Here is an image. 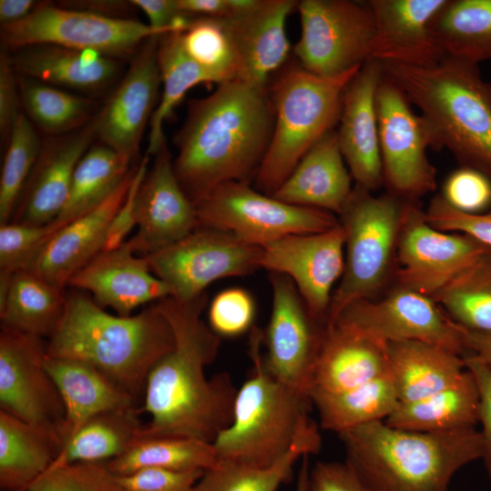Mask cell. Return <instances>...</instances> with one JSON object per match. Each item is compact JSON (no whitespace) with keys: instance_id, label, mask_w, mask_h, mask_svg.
I'll use <instances>...</instances> for the list:
<instances>
[{"instance_id":"cb8c5ba5","label":"cell","mask_w":491,"mask_h":491,"mask_svg":"<svg viewBox=\"0 0 491 491\" xmlns=\"http://www.w3.org/2000/svg\"><path fill=\"white\" fill-rule=\"evenodd\" d=\"M95 136L92 119L42 145L10 222L45 225L56 219L66 202L75 167Z\"/></svg>"},{"instance_id":"30bf717a","label":"cell","mask_w":491,"mask_h":491,"mask_svg":"<svg viewBox=\"0 0 491 491\" xmlns=\"http://www.w3.org/2000/svg\"><path fill=\"white\" fill-rule=\"evenodd\" d=\"M168 32L134 19L40 3L25 19L1 26V40L13 50L54 45L115 59L136 53L148 38Z\"/></svg>"},{"instance_id":"44dd1931","label":"cell","mask_w":491,"mask_h":491,"mask_svg":"<svg viewBox=\"0 0 491 491\" xmlns=\"http://www.w3.org/2000/svg\"><path fill=\"white\" fill-rule=\"evenodd\" d=\"M380 63L366 61L345 88L336 130L340 151L356 185L371 192L383 185L376 93Z\"/></svg>"},{"instance_id":"7dc6e473","label":"cell","mask_w":491,"mask_h":491,"mask_svg":"<svg viewBox=\"0 0 491 491\" xmlns=\"http://www.w3.org/2000/svg\"><path fill=\"white\" fill-rule=\"evenodd\" d=\"M26 491H122L119 476L105 463L50 466Z\"/></svg>"},{"instance_id":"1f68e13d","label":"cell","mask_w":491,"mask_h":491,"mask_svg":"<svg viewBox=\"0 0 491 491\" xmlns=\"http://www.w3.org/2000/svg\"><path fill=\"white\" fill-rule=\"evenodd\" d=\"M479 406L476 382L466 368L452 386L421 400L399 404L385 422L395 428L417 432L468 429L479 421Z\"/></svg>"},{"instance_id":"91938a15","label":"cell","mask_w":491,"mask_h":491,"mask_svg":"<svg viewBox=\"0 0 491 491\" xmlns=\"http://www.w3.org/2000/svg\"><path fill=\"white\" fill-rule=\"evenodd\" d=\"M63 3V2H62ZM67 4H61L63 7H71L72 9H78L92 12L95 14L112 16L122 17L121 15L126 14L130 7H134L129 1H68Z\"/></svg>"},{"instance_id":"7402d4cb","label":"cell","mask_w":491,"mask_h":491,"mask_svg":"<svg viewBox=\"0 0 491 491\" xmlns=\"http://www.w3.org/2000/svg\"><path fill=\"white\" fill-rule=\"evenodd\" d=\"M297 3L258 0L250 10L222 18L234 50L235 80L267 88L270 75L289 55L286 21Z\"/></svg>"},{"instance_id":"ac0fdd59","label":"cell","mask_w":491,"mask_h":491,"mask_svg":"<svg viewBox=\"0 0 491 491\" xmlns=\"http://www.w3.org/2000/svg\"><path fill=\"white\" fill-rule=\"evenodd\" d=\"M345 241L340 222L324 232L290 235L262 246L260 266L289 277L312 317L326 326L332 288L345 269Z\"/></svg>"},{"instance_id":"f907efd6","label":"cell","mask_w":491,"mask_h":491,"mask_svg":"<svg viewBox=\"0 0 491 491\" xmlns=\"http://www.w3.org/2000/svg\"><path fill=\"white\" fill-rule=\"evenodd\" d=\"M425 216L427 223L437 230L466 234L491 247V211L463 213L450 206L439 194L431 199Z\"/></svg>"},{"instance_id":"2e32d148","label":"cell","mask_w":491,"mask_h":491,"mask_svg":"<svg viewBox=\"0 0 491 491\" xmlns=\"http://www.w3.org/2000/svg\"><path fill=\"white\" fill-rule=\"evenodd\" d=\"M44 338L1 326L0 410L46 432L61 445L65 408L45 367Z\"/></svg>"},{"instance_id":"6da1fadb","label":"cell","mask_w":491,"mask_h":491,"mask_svg":"<svg viewBox=\"0 0 491 491\" xmlns=\"http://www.w3.org/2000/svg\"><path fill=\"white\" fill-rule=\"evenodd\" d=\"M205 293L190 301L165 297L155 305L170 324L174 348L149 371L140 413H148L142 435L187 437L212 444L232 422L237 388L227 373L208 378L217 336L201 318Z\"/></svg>"},{"instance_id":"7c38bea8","label":"cell","mask_w":491,"mask_h":491,"mask_svg":"<svg viewBox=\"0 0 491 491\" xmlns=\"http://www.w3.org/2000/svg\"><path fill=\"white\" fill-rule=\"evenodd\" d=\"M262 246L231 233L197 227L179 241L144 256L151 272L164 281L172 297L190 301L211 283L244 276L261 268Z\"/></svg>"},{"instance_id":"c3c4849f","label":"cell","mask_w":491,"mask_h":491,"mask_svg":"<svg viewBox=\"0 0 491 491\" xmlns=\"http://www.w3.org/2000/svg\"><path fill=\"white\" fill-rule=\"evenodd\" d=\"M256 304L245 289L232 287L221 291L208 310L210 328L219 336L234 337L254 326Z\"/></svg>"},{"instance_id":"6f0895ef","label":"cell","mask_w":491,"mask_h":491,"mask_svg":"<svg viewBox=\"0 0 491 491\" xmlns=\"http://www.w3.org/2000/svg\"><path fill=\"white\" fill-rule=\"evenodd\" d=\"M147 16L149 25L164 30L184 31L192 18L183 15L176 0H130Z\"/></svg>"},{"instance_id":"9a60e30c","label":"cell","mask_w":491,"mask_h":491,"mask_svg":"<svg viewBox=\"0 0 491 491\" xmlns=\"http://www.w3.org/2000/svg\"><path fill=\"white\" fill-rule=\"evenodd\" d=\"M442 310L432 297L397 286L379 301L349 304L328 325L341 324L386 344L419 341L465 356L466 329Z\"/></svg>"},{"instance_id":"4fadbf2b","label":"cell","mask_w":491,"mask_h":491,"mask_svg":"<svg viewBox=\"0 0 491 491\" xmlns=\"http://www.w3.org/2000/svg\"><path fill=\"white\" fill-rule=\"evenodd\" d=\"M411 105L383 73L376 93L383 185L404 201H418L436 187V170L426 154L431 132Z\"/></svg>"},{"instance_id":"11a10c76","label":"cell","mask_w":491,"mask_h":491,"mask_svg":"<svg viewBox=\"0 0 491 491\" xmlns=\"http://www.w3.org/2000/svg\"><path fill=\"white\" fill-rule=\"evenodd\" d=\"M17 75L5 52L0 55V135L1 142L6 146L13 126L22 113Z\"/></svg>"},{"instance_id":"5bb4252c","label":"cell","mask_w":491,"mask_h":491,"mask_svg":"<svg viewBox=\"0 0 491 491\" xmlns=\"http://www.w3.org/2000/svg\"><path fill=\"white\" fill-rule=\"evenodd\" d=\"M488 246L431 226L417 201H404L395 257L397 286L433 297Z\"/></svg>"},{"instance_id":"bcb514c9","label":"cell","mask_w":491,"mask_h":491,"mask_svg":"<svg viewBox=\"0 0 491 491\" xmlns=\"http://www.w3.org/2000/svg\"><path fill=\"white\" fill-rule=\"evenodd\" d=\"M66 223L0 225V276L27 270L53 235Z\"/></svg>"},{"instance_id":"9f6ffc18","label":"cell","mask_w":491,"mask_h":491,"mask_svg":"<svg viewBox=\"0 0 491 491\" xmlns=\"http://www.w3.org/2000/svg\"><path fill=\"white\" fill-rule=\"evenodd\" d=\"M309 491H366L346 463L316 462L310 468Z\"/></svg>"},{"instance_id":"8992f818","label":"cell","mask_w":491,"mask_h":491,"mask_svg":"<svg viewBox=\"0 0 491 491\" xmlns=\"http://www.w3.org/2000/svg\"><path fill=\"white\" fill-rule=\"evenodd\" d=\"M253 371L237 389L233 419L212 446L216 461L269 466L292 447L313 420L309 397L274 378L264 367L260 346L263 332L250 330Z\"/></svg>"},{"instance_id":"836d02e7","label":"cell","mask_w":491,"mask_h":491,"mask_svg":"<svg viewBox=\"0 0 491 491\" xmlns=\"http://www.w3.org/2000/svg\"><path fill=\"white\" fill-rule=\"evenodd\" d=\"M65 302V289L32 271H18L0 299L1 326L49 338L64 315Z\"/></svg>"},{"instance_id":"603a6c76","label":"cell","mask_w":491,"mask_h":491,"mask_svg":"<svg viewBox=\"0 0 491 491\" xmlns=\"http://www.w3.org/2000/svg\"><path fill=\"white\" fill-rule=\"evenodd\" d=\"M446 0H369L376 32L370 59L380 64L427 66L444 55L433 33Z\"/></svg>"},{"instance_id":"d590c367","label":"cell","mask_w":491,"mask_h":491,"mask_svg":"<svg viewBox=\"0 0 491 491\" xmlns=\"http://www.w3.org/2000/svg\"><path fill=\"white\" fill-rule=\"evenodd\" d=\"M321 436L313 421L296 438L289 451L269 466L256 467L216 461L205 470L192 491H278L290 478L294 465L305 456L316 454Z\"/></svg>"},{"instance_id":"83f0119b","label":"cell","mask_w":491,"mask_h":491,"mask_svg":"<svg viewBox=\"0 0 491 491\" xmlns=\"http://www.w3.org/2000/svg\"><path fill=\"white\" fill-rule=\"evenodd\" d=\"M351 174L332 130L301 158L272 196L289 205L318 208L340 215L353 187Z\"/></svg>"},{"instance_id":"d6986e66","label":"cell","mask_w":491,"mask_h":491,"mask_svg":"<svg viewBox=\"0 0 491 491\" xmlns=\"http://www.w3.org/2000/svg\"><path fill=\"white\" fill-rule=\"evenodd\" d=\"M160 35L148 38L135 53L127 73L95 118V136L130 163L158 105L162 84L157 61Z\"/></svg>"},{"instance_id":"52a82bcc","label":"cell","mask_w":491,"mask_h":491,"mask_svg":"<svg viewBox=\"0 0 491 491\" xmlns=\"http://www.w3.org/2000/svg\"><path fill=\"white\" fill-rule=\"evenodd\" d=\"M359 69L326 77L305 70L298 63L282 68L268 88L275 124L255 177L258 191L273 195L306 153L335 130L345 88Z\"/></svg>"},{"instance_id":"b9f144b4","label":"cell","mask_w":491,"mask_h":491,"mask_svg":"<svg viewBox=\"0 0 491 491\" xmlns=\"http://www.w3.org/2000/svg\"><path fill=\"white\" fill-rule=\"evenodd\" d=\"M432 298L466 330L491 332V247Z\"/></svg>"},{"instance_id":"3957f363","label":"cell","mask_w":491,"mask_h":491,"mask_svg":"<svg viewBox=\"0 0 491 491\" xmlns=\"http://www.w3.org/2000/svg\"><path fill=\"white\" fill-rule=\"evenodd\" d=\"M64 315L47 355L95 366L137 398L154 365L175 346L172 327L155 303L128 316L109 314L84 291L65 292Z\"/></svg>"},{"instance_id":"f1b7e54d","label":"cell","mask_w":491,"mask_h":491,"mask_svg":"<svg viewBox=\"0 0 491 491\" xmlns=\"http://www.w3.org/2000/svg\"><path fill=\"white\" fill-rule=\"evenodd\" d=\"M45 367L65 408L60 430L61 450L91 417L105 411L136 406L135 396L92 365L47 355Z\"/></svg>"},{"instance_id":"d4e9b609","label":"cell","mask_w":491,"mask_h":491,"mask_svg":"<svg viewBox=\"0 0 491 491\" xmlns=\"http://www.w3.org/2000/svg\"><path fill=\"white\" fill-rule=\"evenodd\" d=\"M67 286L90 293L98 306L121 316L171 296L168 286L151 272L146 259L134 254L125 243L97 254L73 275Z\"/></svg>"},{"instance_id":"db71d44e","label":"cell","mask_w":491,"mask_h":491,"mask_svg":"<svg viewBox=\"0 0 491 491\" xmlns=\"http://www.w3.org/2000/svg\"><path fill=\"white\" fill-rule=\"evenodd\" d=\"M466 367L472 373L477 385L480 406L479 423L483 438L484 461L486 474L491 480V370L476 357L464 356Z\"/></svg>"},{"instance_id":"f5cc1de1","label":"cell","mask_w":491,"mask_h":491,"mask_svg":"<svg viewBox=\"0 0 491 491\" xmlns=\"http://www.w3.org/2000/svg\"><path fill=\"white\" fill-rule=\"evenodd\" d=\"M149 156L145 155L135 173L127 195L108 227L102 251L114 250L121 246L130 233L135 221V199L139 187L147 174Z\"/></svg>"},{"instance_id":"ffe728a7","label":"cell","mask_w":491,"mask_h":491,"mask_svg":"<svg viewBox=\"0 0 491 491\" xmlns=\"http://www.w3.org/2000/svg\"><path fill=\"white\" fill-rule=\"evenodd\" d=\"M155 155L136 195L137 231L125 242L142 256L179 241L198 227L195 206L176 179L166 143Z\"/></svg>"},{"instance_id":"e0dca14e","label":"cell","mask_w":491,"mask_h":491,"mask_svg":"<svg viewBox=\"0 0 491 491\" xmlns=\"http://www.w3.org/2000/svg\"><path fill=\"white\" fill-rule=\"evenodd\" d=\"M269 281L272 311L263 333L264 367L276 380L308 396L325 325L312 317L289 277L270 273Z\"/></svg>"},{"instance_id":"f6af8a7d","label":"cell","mask_w":491,"mask_h":491,"mask_svg":"<svg viewBox=\"0 0 491 491\" xmlns=\"http://www.w3.org/2000/svg\"><path fill=\"white\" fill-rule=\"evenodd\" d=\"M186 55L217 85L235 79L232 42L222 18L195 17L181 32Z\"/></svg>"},{"instance_id":"ba28073f","label":"cell","mask_w":491,"mask_h":491,"mask_svg":"<svg viewBox=\"0 0 491 491\" xmlns=\"http://www.w3.org/2000/svg\"><path fill=\"white\" fill-rule=\"evenodd\" d=\"M404 200L386 192L375 195L358 185L339 215L346 256L339 285L332 295L326 324L349 304L374 300L395 263Z\"/></svg>"},{"instance_id":"d6a6232c","label":"cell","mask_w":491,"mask_h":491,"mask_svg":"<svg viewBox=\"0 0 491 491\" xmlns=\"http://www.w3.org/2000/svg\"><path fill=\"white\" fill-rule=\"evenodd\" d=\"M60 442L17 417L0 410V487L26 491L53 465Z\"/></svg>"},{"instance_id":"94428289","label":"cell","mask_w":491,"mask_h":491,"mask_svg":"<svg viewBox=\"0 0 491 491\" xmlns=\"http://www.w3.org/2000/svg\"><path fill=\"white\" fill-rule=\"evenodd\" d=\"M38 4L34 0H0L1 26L25 19L35 9Z\"/></svg>"},{"instance_id":"ab89813d","label":"cell","mask_w":491,"mask_h":491,"mask_svg":"<svg viewBox=\"0 0 491 491\" xmlns=\"http://www.w3.org/2000/svg\"><path fill=\"white\" fill-rule=\"evenodd\" d=\"M130 162L105 145L91 146L77 164L56 221L70 223L96 209L130 172Z\"/></svg>"},{"instance_id":"7bdbcfd3","label":"cell","mask_w":491,"mask_h":491,"mask_svg":"<svg viewBox=\"0 0 491 491\" xmlns=\"http://www.w3.org/2000/svg\"><path fill=\"white\" fill-rule=\"evenodd\" d=\"M17 83L27 115L43 132L61 135L91 121L93 100L27 77L17 75Z\"/></svg>"},{"instance_id":"60d3db41","label":"cell","mask_w":491,"mask_h":491,"mask_svg":"<svg viewBox=\"0 0 491 491\" xmlns=\"http://www.w3.org/2000/svg\"><path fill=\"white\" fill-rule=\"evenodd\" d=\"M182 31H171L158 38L157 61L163 84L162 95L150 121L146 155H155L166 143L163 127L176 105L193 86L210 83L202 68L185 52Z\"/></svg>"},{"instance_id":"be15d7a7","label":"cell","mask_w":491,"mask_h":491,"mask_svg":"<svg viewBox=\"0 0 491 491\" xmlns=\"http://www.w3.org/2000/svg\"><path fill=\"white\" fill-rule=\"evenodd\" d=\"M308 457L309 456H305L302 458L295 491H309V474L311 466L309 465Z\"/></svg>"},{"instance_id":"484cf974","label":"cell","mask_w":491,"mask_h":491,"mask_svg":"<svg viewBox=\"0 0 491 491\" xmlns=\"http://www.w3.org/2000/svg\"><path fill=\"white\" fill-rule=\"evenodd\" d=\"M135 169L131 168L118 188L100 206L65 224L27 270L65 289L73 275L103 250L108 227L127 195Z\"/></svg>"},{"instance_id":"816d5d0a","label":"cell","mask_w":491,"mask_h":491,"mask_svg":"<svg viewBox=\"0 0 491 491\" xmlns=\"http://www.w3.org/2000/svg\"><path fill=\"white\" fill-rule=\"evenodd\" d=\"M204 472L144 469L118 476L122 491H192Z\"/></svg>"},{"instance_id":"4316f807","label":"cell","mask_w":491,"mask_h":491,"mask_svg":"<svg viewBox=\"0 0 491 491\" xmlns=\"http://www.w3.org/2000/svg\"><path fill=\"white\" fill-rule=\"evenodd\" d=\"M387 373L386 343L341 324L326 325L308 396L344 392Z\"/></svg>"},{"instance_id":"7a4b0ae2","label":"cell","mask_w":491,"mask_h":491,"mask_svg":"<svg viewBox=\"0 0 491 491\" xmlns=\"http://www.w3.org/2000/svg\"><path fill=\"white\" fill-rule=\"evenodd\" d=\"M275 124L268 88L231 80L202 98L187 102L175 134L176 179L195 205L216 186L249 183L268 149Z\"/></svg>"},{"instance_id":"f546056e","label":"cell","mask_w":491,"mask_h":491,"mask_svg":"<svg viewBox=\"0 0 491 491\" xmlns=\"http://www.w3.org/2000/svg\"><path fill=\"white\" fill-rule=\"evenodd\" d=\"M9 60L18 76L87 93L107 87L118 72V64L114 58L54 45L15 50Z\"/></svg>"},{"instance_id":"e575fe53","label":"cell","mask_w":491,"mask_h":491,"mask_svg":"<svg viewBox=\"0 0 491 491\" xmlns=\"http://www.w3.org/2000/svg\"><path fill=\"white\" fill-rule=\"evenodd\" d=\"M308 396L318 413L320 427L337 435L369 423L386 421L399 405L388 373L344 392H311Z\"/></svg>"},{"instance_id":"8fae6325","label":"cell","mask_w":491,"mask_h":491,"mask_svg":"<svg viewBox=\"0 0 491 491\" xmlns=\"http://www.w3.org/2000/svg\"><path fill=\"white\" fill-rule=\"evenodd\" d=\"M297 11L301 35L293 49L305 70L331 77L370 59L376 25L367 1L302 0Z\"/></svg>"},{"instance_id":"4dcf8cb0","label":"cell","mask_w":491,"mask_h":491,"mask_svg":"<svg viewBox=\"0 0 491 491\" xmlns=\"http://www.w3.org/2000/svg\"><path fill=\"white\" fill-rule=\"evenodd\" d=\"M388 374L399 404L426 398L455 384L466 372L464 356L419 342L387 343Z\"/></svg>"},{"instance_id":"277c9868","label":"cell","mask_w":491,"mask_h":491,"mask_svg":"<svg viewBox=\"0 0 491 491\" xmlns=\"http://www.w3.org/2000/svg\"><path fill=\"white\" fill-rule=\"evenodd\" d=\"M338 436L345 462L366 491H448L453 476L484 452L475 427L429 433L377 421Z\"/></svg>"},{"instance_id":"6125c7cd","label":"cell","mask_w":491,"mask_h":491,"mask_svg":"<svg viewBox=\"0 0 491 491\" xmlns=\"http://www.w3.org/2000/svg\"><path fill=\"white\" fill-rule=\"evenodd\" d=\"M466 355H470L491 370V332L466 330Z\"/></svg>"},{"instance_id":"74e56055","label":"cell","mask_w":491,"mask_h":491,"mask_svg":"<svg viewBox=\"0 0 491 491\" xmlns=\"http://www.w3.org/2000/svg\"><path fill=\"white\" fill-rule=\"evenodd\" d=\"M432 27L444 56L476 65L491 59V0H446Z\"/></svg>"},{"instance_id":"f35d334b","label":"cell","mask_w":491,"mask_h":491,"mask_svg":"<svg viewBox=\"0 0 491 491\" xmlns=\"http://www.w3.org/2000/svg\"><path fill=\"white\" fill-rule=\"evenodd\" d=\"M212 444L197 439L142 435L120 456L105 463L116 476L144 469L205 471L215 465Z\"/></svg>"},{"instance_id":"e7e4bbea","label":"cell","mask_w":491,"mask_h":491,"mask_svg":"<svg viewBox=\"0 0 491 491\" xmlns=\"http://www.w3.org/2000/svg\"><path fill=\"white\" fill-rule=\"evenodd\" d=\"M491 84V83H490Z\"/></svg>"},{"instance_id":"680465c9","label":"cell","mask_w":491,"mask_h":491,"mask_svg":"<svg viewBox=\"0 0 491 491\" xmlns=\"http://www.w3.org/2000/svg\"><path fill=\"white\" fill-rule=\"evenodd\" d=\"M176 3L180 12L190 18L231 15L230 0H176Z\"/></svg>"},{"instance_id":"681fc988","label":"cell","mask_w":491,"mask_h":491,"mask_svg":"<svg viewBox=\"0 0 491 491\" xmlns=\"http://www.w3.org/2000/svg\"><path fill=\"white\" fill-rule=\"evenodd\" d=\"M440 195L457 211L483 213L491 206V179L474 168L459 166L446 177Z\"/></svg>"},{"instance_id":"5b68a950","label":"cell","mask_w":491,"mask_h":491,"mask_svg":"<svg viewBox=\"0 0 491 491\" xmlns=\"http://www.w3.org/2000/svg\"><path fill=\"white\" fill-rule=\"evenodd\" d=\"M384 75L418 108L432 148L491 179V84L478 65L444 56L427 66L381 64Z\"/></svg>"},{"instance_id":"8d00e7d4","label":"cell","mask_w":491,"mask_h":491,"mask_svg":"<svg viewBox=\"0 0 491 491\" xmlns=\"http://www.w3.org/2000/svg\"><path fill=\"white\" fill-rule=\"evenodd\" d=\"M139 407L100 413L84 423L55 459L54 466L107 463L122 455L142 434Z\"/></svg>"},{"instance_id":"ee69618b","label":"cell","mask_w":491,"mask_h":491,"mask_svg":"<svg viewBox=\"0 0 491 491\" xmlns=\"http://www.w3.org/2000/svg\"><path fill=\"white\" fill-rule=\"evenodd\" d=\"M41 148L33 123L21 113L5 147L0 177V225L11 221Z\"/></svg>"},{"instance_id":"9c48e42d","label":"cell","mask_w":491,"mask_h":491,"mask_svg":"<svg viewBox=\"0 0 491 491\" xmlns=\"http://www.w3.org/2000/svg\"><path fill=\"white\" fill-rule=\"evenodd\" d=\"M195 206L198 227L228 232L259 246L290 235L324 232L339 225L331 212L286 204L243 182L216 186Z\"/></svg>"}]
</instances>
